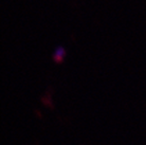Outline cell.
Returning a JSON list of instances; mask_svg holds the SVG:
<instances>
[{
    "instance_id": "6da1fadb",
    "label": "cell",
    "mask_w": 146,
    "mask_h": 145,
    "mask_svg": "<svg viewBox=\"0 0 146 145\" xmlns=\"http://www.w3.org/2000/svg\"><path fill=\"white\" fill-rule=\"evenodd\" d=\"M66 57V50L64 47H57L53 52V61L57 64L62 63V61Z\"/></svg>"
}]
</instances>
